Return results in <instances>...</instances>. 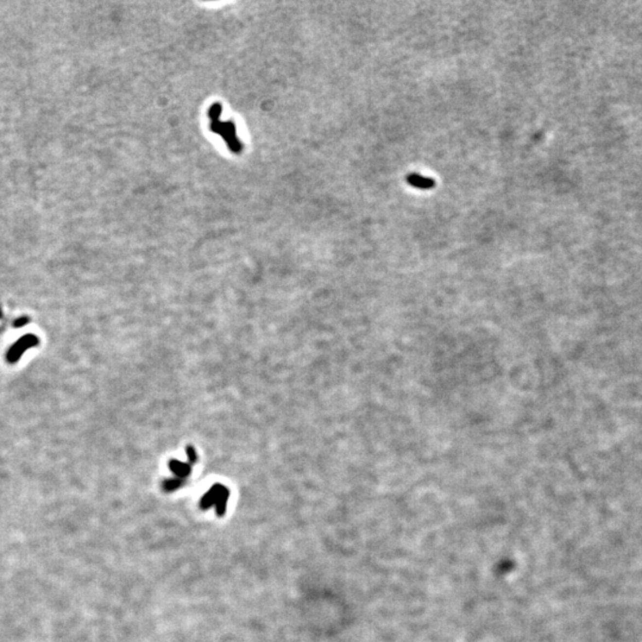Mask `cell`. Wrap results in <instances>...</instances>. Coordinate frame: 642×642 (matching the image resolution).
Wrapping results in <instances>:
<instances>
[{"instance_id":"obj_1","label":"cell","mask_w":642,"mask_h":642,"mask_svg":"<svg viewBox=\"0 0 642 642\" xmlns=\"http://www.w3.org/2000/svg\"><path fill=\"white\" fill-rule=\"evenodd\" d=\"M220 112H222V105L220 104H214L208 110V117L212 121V131L218 132V135H222L224 139L227 142L228 148L233 151L234 154H239L242 151L241 140L237 137L236 126L231 121H220Z\"/></svg>"},{"instance_id":"obj_2","label":"cell","mask_w":642,"mask_h":642,"mask_svg":"<svg viewBox=\"0 0 642 642\" xmlns=\"http://www.w3.org/2000/svg\"><path fill=\"white\" fill-rule=\"evenodd\" d=\"M228 497H230V492H228L227 487L222 486V484H215L209 491L205 494L201 502H200V505L202 509H208L214 505L217 508L218 515L222 516L225 513L226 502H227Z\"/></svg>"},{"instance_id":"obj_3","label":"cell","mask_w":642,"mask_h":642,"mask_svg":"<svg viewBox=\"0 0 642 642\" xmlns=\"http://www.w3.org/2000/svg\"><path fill=\"white\" fill-rule=\"evenodd\" d=\"M169 465L170 470L176 475L177 479L185 478V477H187L191 472V464H183V463L177 462V460H173V462H170Z\"/></svg>"},{"instance_id":"obj_4","label":"cell","mask_w":642,"mask_h":642,"mask_svg":"<svg viewBox=\"0 0 642 642\" xmlns=\"http://www.w3.org/2000/svg\"><path fill=\"white\" fill-rule=\"evenodd\" d=\"M407 180H408V183H410V185L414 186V187H417V188L427 189V188H431V187H433V186H434V181L432 180V178L423 177V176H421V175H416V174L409 175V176L407 177Z\"/></svg>"}]
</instances>
